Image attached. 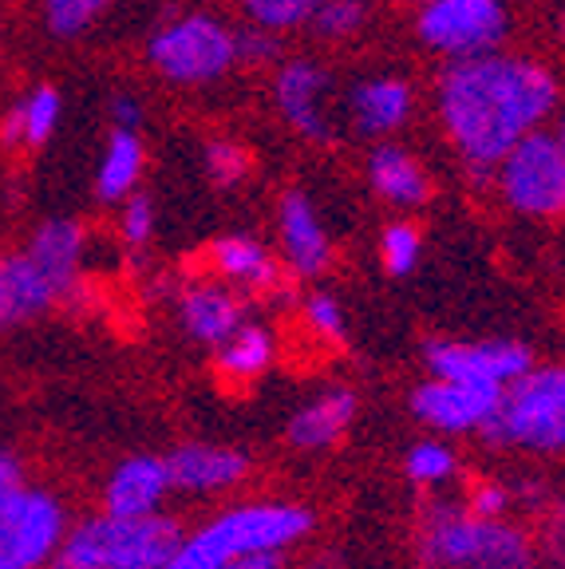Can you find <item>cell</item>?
I'll return each mask as SVG.
<instances>
[{
    "mask_svg": "<svg viewBox=\"0 0 565 569\" xmlns=\"http://www.w3.org/2000/svg\"><path fill=\"white\" fill-rule=\"evenodd\" d=\"M435 119L470 178L490 187L514 142L549 127L562 111V80L546 60L526 52H486L443 60L432 88Z\"/></svg>",
    "mask_w": 565,
    "mask_h": 569,
    "instance_id": "cell-1",
    "label": "cell"
},
{
    "mask_svg": "<svg viewBox=\"0 0 565 569\" xmlns=\"http://www.w3.org/2000/svg\"><path fill=\"white\" fill-rule=\"evenodd\" d=\"M313 530V515L293 502H254L234 507L206 522L190 538H178L162 569H218L221 561L257 550H285Z\"/></svg>",
    "mask_w": 565,
    "mask_h": 569,
    "instance_id": "cell-2",
    "label": "cell"
},
{
    "mask_svg": "<svg viewBox=\"0 0 565 569\" xmlns=\"http://www.w3.org/2000/svg\"><path fill=\"white\" fill-rule=\"evenodd\" d=\"M147 63L175 88H210L238 68V28L202 9L167 12L147 36Z\"/></svg>",
    "mask_w": 565,
    "mask_h": 569,
    "instance_id": "cell-3",
    "label": "cell"
},
{
    "mask_svg": "<svg viewBox=\"0 0 565 569\" xmlns=\"http://www.w3.org/2000/svg\"><path fill=\"white\" fill-rule=\"evenodd\" d=\"M178 522L162 515H99L63 533L52 569H162L178 546Z\"/></svg>",
    "mask_w": 565,
    "mask_h": 569,
    "instance_id": "cell-4",
    "label": "cell"
},
{
    "mask_svg": "<svg viewBox=\"0 0 565 569\" xmlns=\"http://www.w3.org/2000/svg\"><path fill=\"white\" fill-rule=\"evenodd\" d=\"M483 439L546 455L565 451V368H526L506 383Z\"/></svg>",
    "mask_w": 565,
    "mask_h": 569,
    "instance_id": "cell-5",
    "label": "cell"
},
{
    "mask_svg": "<svg viewBox=\"0 0 565 569\" xmlns=\"http://www.w3.org/2000/svg\"><path fill=\"white\" fill-rule=\"evenodd\" d=\"M490 190L503 198V206L531 222H549L565 213V159L554 131L538 127L526 139H518L498 159Z\"/></svg>",
    "mask_w": 565,
    "mask_h": 569,
    "instance_id": "cell-6",
    "label": "cell"
},
{
    "mask_svg": "<svg viewBox=\"0 0 565 569\" xmlns=\"http://www.w3.org/2000/svg\"><path fill=\"white\" fill-rule=\"evenodd\" d=\"M511 28L514 17L506 0H424L412 20L419 48L439 60L498 52L511 40Z\"/></svg>",
    "mask_w": 565,
    "mask_h": 569,
    "instance_id": "cell-7",
    "label": "cell"
},
{
    "mask_svg": "<svg viewBox=\"0 0 565 569\" xmlns=\"http://www.w3.org/2000/svg\"><path fill=\"white\" fill-rule=\"evenodd\" d=\"M427 558L443 569H534L531 546L498 518L450 515L427 530Z\"/></svg>",
    "mask_w": 565,
    "mask_h": 569,
    "instance_id": "cell-8",
    "label": "cell"
},
{
    "mask_svg": "<svg viewBox=\"0 0 565 569\" xmlns=\"http://www.w3.org/2000/svg\"><path fill=\"white\" fill-rule=\"evenodd\" d=\"M274 107L281 123L305 142H333V71L313 56H285L274 68Z\"/></svg>",
    "mask_w": 565,
    "mask_h": 569,
    "instance_id": "cell-9",
    "label": "cell"
},
{
    "mask_svg": "<svg viewBox=\"0 0 565 569\" xmlns=\"http://www.w3.org/2000/svg\"><path fill=\"white\" fill-rule=\"evenodd\" d=\"M63 533H68V515L48 490L20 487L0 502V553L20 569L48 566Z\"/></svg>",
    "mask_w": 565,
    "mask_h": 569,
    "instance_id": "cell-10",
    "label": "cell"
},
{
    "mask_svg": "<svg viewBox=\"0 0 565 569\" xmlns=\"http://www.w3.org/2000/svg\"><path fill=\"white\" fill-rule=\"evenodd\" d=\"M424 356L439 380L495 383V388H506L526 368H534V352L518 340H432L424 345Z\"/></svg>",
    "mask_w": 565,
    "mask_h": 569,
    "instance_id": "cell-11",
    "label": "cell"
},
{
    "mask_svg": "<svg viewBox=\"0 0 565 569\" xmlns=\"http://www.w3.org/2000/svg\"><path fill=\"white\" fill-rule=\"evenodd\" d=\"M498 400H503V388L495 383H463L432 376L412 391V411L443 436H467V431H483L490 423Z\"/></svg>",
    "mask_w": 565,
    "mask_h": 569,
    "instance_id": "cell-12",
    "label": "cell"
},
{
    "mask_svg": "<svg viewBox=\"0 0 565 569\" xmlns=\"http://www.w3.org/2000/svg\"><path fill=\"white\" fill-rule=\"evenodd\" d=\"M277 238H281V266L300 281L328 273L333 266V238L320 222L317 206L300 187H289L277 198Z\"/></svg>",
    "mask_w": 565,
    "mask_h": 569,
    "instance_id": "cell-13",
    "label": "cell"
},
{
    "mask_svg": "<svg viewBox=\"0 0 565 569\" xmlns=\"http://www.w3.org/2000/svg\"><path fill=\"white\" fill-rule=\"evenodd\" d=\"M348 123L356 127V134L380 142L388 134L404 131L412 123L416 111V88L407 76L396 71H376V76H360L345 96Z\"/></svg>",
    "mask_w": 565,
    "mask_h": 569,
    "instance_id": "cell-14",
    "label": "cell"
},
{
    "mask_svg": "<svg viewBox=\"0 0 565 569\" xmlns=\"http://www.w3.org/2000/svg\"><path fill=\"white\" fill-rule=\"evenodd\" d=\"M175 309L186 337L206 348H218L246 320V309H241V297L234 293V284H226L214 273L198 277V281H186L178 289Z\"/></svg>",
    "mask_w": 565,
    "mask_h": 569,
    "instance_id": "cell-15",
    "label": "cell"
},
{
    "mask_svg": "<svg viewBox=\"0 0 565 569\" xmlns=\"http://www.w3.org/2000/svg\"><path fill=\"white\" fill-rule=\"evenodd\" d=\"M364 170H368L371 194L380 198L384 206H391V210H424L435 194L432 174H427L424 162L391 139H380L371 147Z\"/></svg>",
    "mask_w": 565,
    "mask_h": 569,
    "instance_id": "cell-16",
    "label": "cell"
},
{
    "mask_svg": "<svg viewBox=\"0 0 565 569\" xmlns=\"http://www.w3.org/2000/svg\"><path fill=\"white\" fill-rule=\"evenodd\" d=\"M170 487L186 495H214V490L238 487L249 475V459L234 447H210V443H182L167 455Z\"/></svg>",
    "mask_w": 565,
    "mask_h": 569,
    "instance_id": "cell-17",
    "label": "cell"
},
{
    "mask_svg": "<svg viewBox=\"0 0 565 569\" xmlns=\"http://www.w3.org/2000/svg\"><path fill=\"white\" fill-rule=\"evenodd\" d=\"M170 490L175 487H170L167 459H159V455H135V459L119 462L116 471H111V479H107L103 510L119 518L155 515Z\"/></svg>",
    "mask_w": 565,
    "mask_h": 569,
    "instance_id": "cell-18",
    "label": "cell"
},
{
    "mask_svg": "<svg viewBox=\"0 0 565 569\" xmlns=\"http://www.w3.org/2000/svg\"><path fill=\"white\" fill-rule=\"evenodd\" d=\"M83 249H88V230L76 218H48L32 230L24 253L32 266L44 273V281L56 289V297L71 293V284L80 281Z\"/></svg>",
    "mask_w": 565,
    "mask_h": 569,
    "instance_id": "cell-19",
    "label": "cell"
},
{
    "mask_svg": "<svg viewBox=\"0 0 565 569\" xmlns=\"http://www.w3.org/2000/svg\"><path fill=\"white\" fill-rule=\"evenodd\" d=\"M206 269L226 284H238L249 293H269L281 281V261L249 233H221L206 249Z\"/></svg>",
    "mask_w": 565,
    "mask_h": 569,
    "instance_id": "cell-20",
    "label": "cell"
},
{
    "mask_svg": "<svg viewBox=\"0 0 565 569\" xmlns=\"http://www.w3.org/2000/svg\"><path fill=\"white\" fill-rule=\"evenodd\" d=\"M56 301H60L56 289L32 266L24 249L20 253H0V332L44 317Z\"/></svg>",
    "mask_w": 565,
    "mask_h": 569,
    "instance_id": "cell-21",
    "label": "cell"
},
{
    "mask_svg": "<svg viewBox=\"0 0 565 569\" xmlns=\"http://www.w3.org/2000/svg\"><path fill=\"white\" fill-rule=\"evenodd\" d=\"M356 419V391L348 388H328L325 396H317L313 403L297 411L289 419V443L297 451H325L336 439L345 436L348 423Z\"/></svg>",
    "mask_w": 565,
    "mask_h": 569,
    "instance_id": "cell-22",
    "label": "cell"
},
{
    "mask_svg": "<svg viewBox=\"0 0 565 569\" xmlns=\"http://www.w3.org/2000/svg\"><path fill=\"white\" fill-rule=\"evenodd\" d=\"M60 91L40 83V88L24 91L17 103L9 107V116L0 119V142L9 151H40L60 127Z\"/></svg>",
    "mask_w": 565,
    "mask_h": 569,
    "instance_id": "cell-23",
    "label": "cell"
},
{
    "mask_svg": "<svg viewBox=\"0 0 565 569\" xmlns=\"http://www.w3.org/2000/svg\"><path fill=\"white\" fill-rule=\"evenodd\" d=\"M142 167H147L142 134L123 131V127H111L107 147H103V154H99V167H96V198L107 206H119L127 194L139 190Z\"/></svg>",
    "mask_w": 565,
    "mask_h": 569,
    "instance_id": "cell-24",
    "label": "cell"
},
{
    "mask_svg": "<svg viewBox=\"0 0 565 569\" xmlns=\"http://www.w3.org/2000/svg\"><path fill=\"white\" fill-rule=\"evenodd\" d=\"M274 356H277L274 332L266 325H257V320H241L238 329L214 348V365H218V376L226 383H249L269 372Z\"/></svg>",
    "mask_w": 565,
    "mask_h": 569,
    "instance_id": "cell-25",
    "label": "cell"
},
{
    "mask_svg": "<svg viewBox=\"0 0 565 569\" xmlns=\"http://www.w3.org/2000/svg\"><path fill=\"white\" fill-rule=\"evenodd\" d=\"M371 4L368 0H320L313 9L309 28L325 40V44H348L368 28Z\"/></svg>",
    "mask_w": 565,
    "mask_h": 569,
    "instance_id": "cell-26",
    "label": "cell"
},
{
    "mask_svg": "<svg viewBox=\"0 0 565 569\" xmlns=\"http://www.w3.org/2000/svg\"><path fill=\"white\" fill-rule=\"evenodd\" d=\"M424 261V233L416 222L396 218L380 230V266L388 277H407L416 273V266Z\"/></svg>",
    "mask_w": 565,
    "mask_h": 569,
    "instance_id": "cell-27",
    "label": "cell"
},
{
    "mask_svg": "<svg viewBox=\"0 0 565 569\" xmlns=\"http://www.w3.org/2000/svg\"><path fill=\"white\" fill-rule=\"evenodd\" d=\"M238 9H241V17H246V24L289 36V32H297V28H309L317 0H238Z\"/></svg>",
    "mask_w": 565,
    "mask_h": 569,
    "instance_id": "cell-28",
    "label": "cell"
},
{
    "mask_svg": "<svg viewBox=\"0 0 565 569\" xmlns=\"http://www.w3.org/2000/svg\"><path fill=\"white\" fill-rule=\"evenodd\" d=\"M202 162H206V174L214 178V187L234 190L238 182H246V178H249V167H254V154H249L246 142L230 139V134H218V139L206 142Z\"/></svg>",
    "mask_w": 565,
    "mask_h": 569,
    "instance_id": "cell-29",
    "label": "cell"
},
{
    "mask_svg": "<svg viewBox=\"0 0 565 569\" xmlns=\"http://www.w3.org/2000/svg\"><path fill=\"white\" fill-rule=\"evenodd\" d=\"M116 0H40V12H44V24L60 40H76L83 36Z\"/></svg>",
    "mask_w": 565,
    "mask_h": 569,
    "instance_id": "cell-30",
    "label": "cell"
},
{
    "mask_svg": "<svg viewBox=\"0 0 565 569\" xmlns=\"http://www.w3.org/2000/svg\"><path fill=\"white\" fill-rule=\"evenodd\" d=\"M300 317H305V329L317 340H328V345H340L348 332L345 309H340V301H336L328 289H313V293L305 297V305H300Z\"/></svg>",
    "mask_w": 565,
    "mask_h": 569,
    "instance_id": "cell-31",
    "label": "cell"
},
{
    "mask_svg": "<svg viewBox=\"0 0 565 569\" xmlns=\"http://www.w3.org/2000/svg\"><path fill=\"white\" fill-rule=\"evenodd\" d=\"M155 222H159V213H155V202H150L142 190H135V194H127L123 202H119V238H123L127 249L150 246Z\"/></svg>",
    "mask_w": 565,
    "mask_h": 569,
    "instance_id": "cell-32",
    "label": "cell"
},
{
    "mask_svg": "<svg viewBox=\"0 0 565 569\" xmlns=\"http://www.w3.org/2000/svg\"><path fill=\"white\" fill-rule=\"evenodd\" d=\"M285 60V36L269 28L246 24L238 28V68H277Z\"/></svg>",
    "mask_w": 565,
    "mask_h": 569,
    "instance_id": "cell-33",
    "label": "cell"
},
{
    "mask_svg": "<svg viewBox=\"0 0 565 569\" xmlns=\"http://www.w3.org/2000/svg\"><path fill=\"white\" fill-rule=\"evenodd\" d=\"M407 479L416 482H443L455 475V451H450L447 443H435V439H427V443H416L412 451H407Z\"/></svg>",
    "mask_w": 565,
    "mask_h": 569,
    "instance_id": "cell-34",
    "label": "cell"
},
{
    "mask_svg": "<svg viewBox=\"0 0 565 569\" xmlns=\"http://www.w3.org/2000/svg\"><path fill=\"white\" fill-rule=\"evenodd\" d=\"M506 502H511V495H506L503 487H495V482H483V487L470 495V515L498 518L506 510Z\"/></svg>",
    "mask_w": 565,
    "mask_h": 569,
    "instance_id": "cell-35",
    "label": "cell"
},
{
    "mask_svg": "<svg viewBox=\"0 0 565 569\" xmlns=\"http://www.w3.org/2000/svg\"><path fill=\"white\" fill-rule=\"evenodd\" d=\"M111 127L123 131H139L142 127V103L135 96H116L111 99Z\"/></svg>",
    "mask_w": 565,
    "mask_h": 569,
    "instance_id": "cell-36",
    "label": "cell"
},
{
    "mask_svg": "<svg viewBox=\"0 0 565 569\" xmlns=\"http://www.w3.org/2000/svg\"><path fill=\"white\" fill-rule=\"evenodd\" d=\"M24 487V467L12 451H0V502Z\"/></svg>",
    "mask_w": 565,
    "mask_h": 569,
    "instance_id": "cell-37",
    "label": "cell"
},
{
    "mask_svg": "<svg viewBox=\"0 0 565 569\" xmlns=\"http://www.w3.org/2000/svg\"><path fill=\"white\" fill-rule=\"evenodd\" d=\"M218 569H281V550H257V553H238V558L221 561Z\"/></svg>",
    "mask_w": 565,
    "mask_h": 569,
    "instance_id": "cell-38",
    "label": "cell"
},
{
    "mask_svg": "<svg viewBox=\"0 0 565 569\" xmlns=\"http://www.w3.org/2000/svg\"><path fill=\"white\" fill-rule=\"evenodd\" d=\"M549 131H554L557 147H562V159H565V111H557V116H554V123H549Z\"/></svg>",
    "mask_w": 565,
    "mask_h": 569,
    "instance_id": "cell-39",
    "label": "cell"
},
{
    "mask_svg": "<svg viewBox=\"0 0 565 569\" xmlns=\"http://www.w3.org/2000/svg\"><path fill=\"white\" fill-rule=\"evenodd\" d=\"M557 44L565 48V4H562V12H557Z\"/></svg>",
    "mask_w": 565,
    "mask_h": 569,
    "instance_id": "cell-40",
    "label": "cell"
},
{
    "mask_svg": "<svg viewBox=\"0 0 565 569\" xmlns=\"http://www.w3.org/2000/svg\"><path fill=\"white\" fill-rule=\"evenodd\" d=\"M0 569H20V566H17V561L4 558V553H0Z\"/></svg>",
    "mask_w": 565,
    "mask_h": 569,
    "instance_id": "cell-41",
    "label": "cell"
},
{
    "mask_svg": "<svg viewBox=\"0 0 565 569\" xmlns=\"http://www.w3.org/2000/svg\"><path fill=\"white\" fill-rule=\"evenodd\" d=\"M407 4H424V0H407Z\"/></svg>",
    "mask_w": 565,
    "mask_h": 569,
    "instance_id": "cell-42",
    "label": "cell"
},
{
    "mask_svg": "<svg viewBox=\"0 0 565 569\" xmlns=\"http://www.w3.org/2000/svg\"><path fill=\"white\" fill-rule=\"evenodd\" d=\"M317 4H320V0H317Z\"/></svg>",
    "mask_w": 565,
    "mask_h": 569,
    "instance_id": "cell-43",
    "label": "cell"
}]
</instances>
